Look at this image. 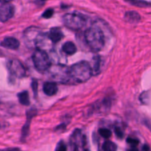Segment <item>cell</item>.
<instances>
[{
    "label": "cell",
    "instance_id": "1",
    "mask_svg": "<svg viewBox=\"0 0 151 151\" xmlns=\"http://www.w3.org/2000/svg\"><path fill=\"white\" fill-rule=\"evenodd\" d=\"M85 39L90 48L94 51H100L105 44V38L103 30L97 26H92L86 30Z\"/></svg>",
    "mask_w": 151,
    "mask_h": 151
},
{
    "label": "cell",
    "instance_id": "2",
    "mask_svg": "<svg viewBox=\"0 0 151 151\" xmlns=\"http://www.w3.org/2000/svg\"><path fill=\"white\" fill-rule=\"evenodd\" d=\"M69 70L71 78L78 82H85L93 75L91 65L86 61L74 64Z\"/></svg>",
    "mask_w": 151,
    "mask_h": 151
},
{
    "label": "cell",
    "instance_id": "3",
    "mask_svg": "<svg viewBox=\"0 0 151 151\" xmlns=\"http://www.w3.org/2000/svg\"><path fill=\"white\" fill-rule=\"evenodd\" d=\"M32 61L35 68L41 72L47 70L51 66V61L47 52L40 49H36L32 55Z\"/></svg>",
    "mask_w": 151,
    "mask_h": 151
},
{
    "label": "cell",
    "instance_id": "4",
    "mask_svg": "<svg viewBox=\"0 0 151 151\" xmlns=\"http://www.w3.org/2000/svg\"><path fill=\"white\" fill-rule=\"evenodd\" d=\"M63 24L69 29L78 30L86 25V19L78 13H66L63 17Z\"/></svg>",
    "mask_w": 151,
    "mask_h": 151
},
{
    "label": "cell",
    "instance_id": "5",
    "mask_svg": "<svg viewBox=\"0 0 151 151\" xmlns=\"http://www.w3.org/2000/svg\"><path fill=\"white\" fill-rule=\"evenodd\" d=\"M7 68L10 75L16 78H22L25 76L26 70L22 62L17 59H12L7 63Z\"/></svg>",
    "mask_w": 151,
    "mask_h": 151
},
{
    "label": "cell",
    "instance_id": "6",
    "mask_svg": "<svg viewBox=\"0 0 151 151\" xmlns=\"http://www.w3.org/2000/svg\"><path fill=\"white\" fill-rule=\"evenodd\" d=\"M51 73L55 79L61 81L62 82H66L69 78H71L69 70L63 65H58L52 68Z\"/></svg>",
    "mask_w": 151,
    "mask_h": 151
},
{
    "label": "cell",
    "instance_id": "7",
    "mask_svg": "<svg viewBox=\"0 0 151 151\" xmlns=\"http://www.w3.org/2000/svg\"><path fill=\"white\" fill-rule=\"evenodd\" d=\"M52 44L54 43L51 41L48 34L47 35V34L41 33L38 36L35 41V46H36L37 49H40L44 51L51 48Z\"/></svg>",
    "mask_w": 151,
    "mask_h": 151
},
{
    "label": "cell",
    "instance_id": "8",
    "mask_svg": "<svg viewBox=\"0 0 151 151\" xmlns=\"http://www.w3.org/2000/svg\"><path fill=\"white\" fill-rule=\"evenodd\" d=\"M15 13V7L9 2L4 3L0 7V21L5 22L11 19Z\"/></svg>",
    "mask_w": 151,
    "mask_h": 151
},
{
    "label": "cell",
    "instance_id": "9",
    "mask_svg": "<svg viewBox=\"0 0 151 151\" xmlns=\"http://www.w3.org/2000/svg\"><path fill=\"white\" fill-rule=\"evenodd\" d=\"M0 45L4 48L10 49V50H16L19 48L20 43L19 40L13 37H7L1 41Z\"/></svg>",
    "mask_w": 151,
    "mask_h": 151
},
{
    "label": "cell",
    "instance_id": "10",
    "mask_svg": "<svg viewBox=\"0 0 151 151\" xmlns=\"http://www.w3.org/2000/svg\"><path fill=\"white\" fill-rule=\"evenodd\" d=\"M27 119L26 123L24 125V127H22V139H24L27 136L28 133L29 131V125H30L31 119H32V117L36 114V110L32 108L29 110L27 111Z\"/></svg>",
    "mask_w": 151,
    "mask_h": 151
},
{
    "label": "cell",
    "instance_id": "11",
    "mask_svg": "<svg viewBox=\"0 0 151 151\" xmlns=\"http://www.w3.org/2000/svg\"><path fill=\"white\" fill-rule=\"evenodd\" d=\"M49 37L54 44L60 41L63 38V33L59 28H52L48 33Z\"/></svg>",
    "mask_w": 151,
    "mask_h": 151
},
{
    "label": "cell",
    "instance_id": "12",
    "mask_svg": "<svg viewBox=\"0 0 151 151\" xmlns=\"http://www.w3.org/2000/svg\"><path fill=\"white\" fill-rule=\"evenodd\" d=\"M40 33H38V30L35 28H28L26 30L24 31V38L27 42H29L30 44L32 41H33L34 44H35V41L36 40L37 37L39 35Z\"/></svg>",
    "mask_w": 151,
    "mask_h": 151
},
{
    "label": "cell",
    "instance_id": "13",
    "mask_svg": "<svg viewBox=\"0 0 151 151\" xmlns=\"http://www.w3.org/2000/svg\"><path fill=\"white\" fill-rule=\"evenodd\" d=\"M58 86L56 83L52 82V81H49V82L44 83L43 86V90L44 93L49 96H52L53 95L56 94L58 92Z\"/></svg>",
    "mask_w": 151,
    "mask_h": 151
},
{
    "label": "cell",
    "instance_id": "14",
    "mask_svg": "<svg viewBox=\"0 0 151 151\" xmlns=\"http://www.w3.org/2000/svg\"><path fill=\"white\" fill-rule=\"evenodd\" d=\"M141 19L140 15L136 11H128L125 15V20L129 23H137Z\"/></svg>",
    "mask_w": 151,
    "mask_h": 151
},
{
    "label": "cell",
    "instance_id": "15",
    "mask_svg": "<svg viewBox=\"0 0 151 151\" xmlns=\"http://www.w3.org/2000/svg\"><path fill=\"white\" fill-rule=\"evenodd\" d=\"M62 50L67 55H73L76 53L77 47L75 44L72 41H66V43L63 44Z\"/></svg>",
    "mask_w": 151,
    "mask_h": 151
},
{
    "label": "cell",
    "instance_id": "16",
    "mask_svg": "<svg viewBox=\"0 0 151 151\" xmlns=\"http://www.w3.org/2000/svg\"><path fill=\"white\" fill-rule=\"evenodd\" d=\"M91 70H92L93 75L96 76L100 73V59L99 56H94L92 59V66Z\"/></svg>",
    "mask_w": 151,
    "mask_h": 151
},
{
    "label": "cell",
    "instance_id": "17",
    "mask_svg": "<svg viewBox=\"0 0 151 151\" xmlns=\"http://www.w3.org/2000/svg\"><path fill=\"white\" fill-rule=\"evenodd\" d=\"M18 99H19V102H20L22 105L28 106V105H29V94H28L27 91H23L19 93V94H18Z\"/></svg>",
    "mask_w": 151,
    "mask_h": 151
},
{
    "label": "cell",
    "instance_id": "18",
    "mask_svg": "<svg viewBox=\"0 0 151 151\" xmlns=\"http://www.w3.org/2000/svg\"><path fill=\"white\" fill-rule=\"evenodd\" d=\"M117 147L111 141H106L103 144V151H116Z\"/></svg>",
    "mask_w": 151,
    "mask_h": 151
},
{
    "label": "cell",
    "instance_id": "19",
    "mask_svg": "<svg viewBox=\"0 0 151 151\" xmlns=\"http://www.w3.org/2000/svg\"><path fill=\"white\" fill-rule=\"evenodd\" d=\"M99 133L105 139H109L111 136V131L107 128H100L99 130Z\"/></svg>",
    "mask_w": 151,
    "mask_h": 151
},
{
    "label": "cell",
    "instance_id": "20",
    "mask_svg": "<svg viewBox=\"0 0 151 151\" xmlns=\"http://www.w3.org/2000/svg\"><path fill=\"white\" fill-rule=\"evenodd\" d=\"M126 141L127 143L130 144L132 146V147H136L139 144V141L137 139H134V138H128Z\"/></svg>",
    "mask_w": 151,
    "mask_h": 151
},
{
    "label": "cell",
    "instance_id": "21",
    "mask_svg": "<svg viewBox=\"0 0 151 151\" xmlns=\"http://www.w3.org/2000/svg\"><path fill=\"white\" fill-rule=\"evenodd\" d=\"M55 151H67V148H66V144L63 141H60L57 145Z\"/></svg>",
    "mask_w": 151,
    "mask_h": 151
},
{
    "label": "cell",
    "instance_id": "22",
    "mask_svg": "<svg viewBox=\"0 0 151 151\" xmlns=\"http://www.w3.org/2000/svg\"><path fill=\"white\" fill-rule=\"evenodd\" d=\"M53 13H54V11H53L52 9H47V10H46V11H44V13L42 14V17L45 18V19H49V18H50L51 16H52Z\"/></svg>",
    "mask_w": 151,
    "mask_h": 151
},
{
    "label": "cell",
    "instance_id": "23",
    "mask_svg": "<svg viewBox=\"0 0 151 151\" xmlns=\"http://www.w3.org/2000/svg\"><path fill=\"white\" fill-rule=\"evenodd\" d=\"M114 132H115V134H116V136H117L119 139H122V137H123V132H122V130H121L119 127H115L114 129Z\"/></svg>",
    "mask_w": 151,
    "mask_h": 151
},
{
    "label": "cell",
    "instance_id": "24",
    "mask_svg": "<svg viewBox=\"0 0 151 151\" xmlns=\"http://www.w3.org/2000/svg\"><path fill=\"white\" fill-rule=\"evenodd\" d=\"M32 88L33 90V93L35 95H37L38 93V82H37L36 80L33 79L32 82Z\"/></svg>",
    "mask_w": 151,
    "mask_h": 151
},
{
    "label": "cell",
    "instance_id": "25",
    "mask_svg": "<svg viewBox=\"0 0 151 151\" xmlns=\"http://www.w3.org/2000/svg\"><path fill=\"white\" fill-rule=\"evenodd\" d=\"M73 151H90L88 148H86V146L85 147H72Z\"/></svg>",
    "mask_w": 151,
    "mask_h": 151
},
{
    "label": "cell",
    "instance_id": "26",
    "mask_svg": "<svg viewBox=\"0 0 151 151\" xmlns=\"http://www.w3.org/2000/svg\"><path fill=\"white\" fill-rule=\"evenodd\" d=\"M0 151H20V149L17 147H9L5 149H1Z\"/></svg>",
    "mask_w": 151,
    "mask_h": 151
},
{
    "label": "cell",
    "instance_id": "27",
    "mask_svg": "<svg viewBox=\"0 0 151 151\" xmlns=\"http://www.w3.org/2000/svg\"><path fill=\"white\" fill-rule=\"evenodd\" d=\"M127 151H139V150L137 149V147H132V148H131V149L128 150H127Z\"/></svg>",
    "mask_w": 151,
    "mask_h": 151
},
{
    "label": "cell",
    "instance_id": "28",
    "mask_svg": "<svg viewBox=\"0 0 151 151\" xmlns=\"http://www.w3.org/2000/svg\"><path fill=\"white\" fill-rule=\"evenodd\" d=\"M143 150H144L145 151H149L148 146H147V145H145L144 147H143Z\"/></svg>",
    "mask_w": 151,
    "mask_h": 151
},
{
    "label": "cell",
    "instance_id": "29",
    "mask_svg": "<svg viewBox=\"0 0 151 151\" xmlns=\"http://www.w3.org/2000/svg\"><path fill=\"white\" fill-rule=\"evenodd\" d=\"M1 1H4L5 3H7V2H10V1H11L12 0H1Z\"/></svg>",
    "mask_w": 151,
    "mask_h": 151
},
{
    "label": "cell",
    "instance_id": "30",
    "mask_svg": "<svg viewBox=\"0 0 151 151\" xmlns=\"http://www.w3.org/2000/svg\"><path fill=\"white\" fill-rule=\"evenodd\" d=\"M1 125H0V128H1Z\"/></svg>",
    "mask_w": 151,
    "mask_h": 151
}]
</instances>
